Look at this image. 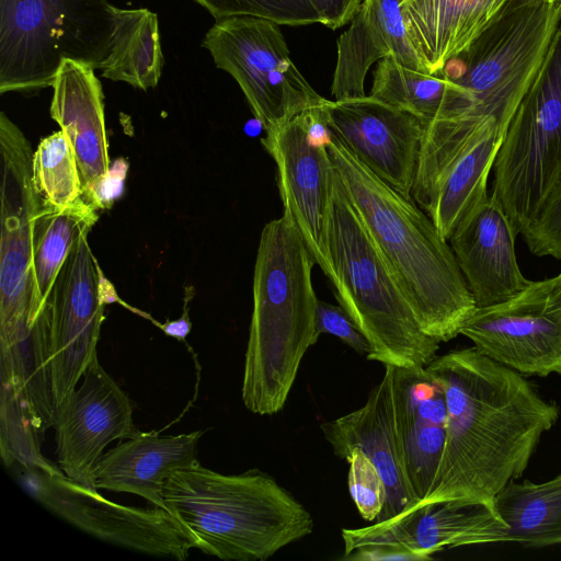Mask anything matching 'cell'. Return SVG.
Masks as SVG:
<instances>
[{
	"label": "cell",
	"instance_id": "cell-1",
	"mask_svg": "<svg viewBox=\"0 0 561 561\" xmlns=\"http://www.w3.org/2000/svg\"><path fill=\"white\" fill-rule=\"evenodd\" d=\"M425 368L445 393L447 430L433 483L414 507L444 501L495 504L558 421V405L522 374L474 347L436 356Z\"/></svg>",
	"mask_w": 561,
	"mask_h": 561
},
{
	"label": "cell",
	"instance_id": "cell-2",
	"mask_svg": "<svg viewBox=\"0 0 561 561\" xmlns=\"http://www.w3.org/2000/svg\"><path fill=\"white\" fill-rule=\"evenodd\" d=\"M332 134L328 151L336 175L422 331L439 342L450 341L477 306L449 242L413 198L376 176Z\"/></svg>",
	"mask_w": 561,
	"mask_h": 561
},
{
	"label": "cell",
	"instance_id": "cell-3",
	"mask_svg": "<svg viewBox=\"0 0 561 561\" xmlns=\"http://www.w3.org/2000/svg\"><path fill=\"white\" fill-rule=\"evenodd\" d=\"M314 264L288 213L265 224L254 264L241 389L245 408L255 414L284 408L306 352L319 340Z\"/></svg>",
	"mask_w": 561,
	"mask_h": 561
},
{
	"label": "cell",
	"instance_id": "cell-4",
	"mask_svg": "<svg viewBox=\"0 0 561 561\" xmlns=\"http://www.w3.org/2000/svg\"><path fill=\"white\" fill-rule=\"evenodd\" d=\"M163 504L194 548L224 560L263 561L313 530L305 506L259 469L224 474L197 461L167 479Z\"/></svg>",
	"mask_w": 561,
	"mask_h": 561
},
{
	"label": "cell",
	"instance_id": "cell-5",
	"mask_svg": "<svg viewBox=\"0 0 561 561\" xmlns=\"http://www.w3.org/2000/svg\"><path fill=\"white\" fill-rule=\"evenodd\" d=\"M331 254L337 276L334 296L367 339V358L385 366L426 367L436 357L440 342L422 331L398 278L337 175Z\"/></svg>",
	"mask_w": 561,
	"mask_h": 561
},
{
	"label": "cell",
	"instance_id": "cell-6",
	"mask_svg": "<svg viewBox=\"0 0 561 561\" xmlns=\"http://www.w3.org/2000/svg\"><path fill=\"white\" fill-rule=\"evenodd\" d=\"M113 27L107 0H0V92L53 87L65 60L101 69Z\"/></svg>",
	"mask_w": 561,
	"mask_h": 561
},
{
	"label": "cell",
	"instance_id": "cell-7",
	"mask_svg": "<svg viewBox=\"0 0 561 561\" xmlns=\"http://www.w3.org/2000/svg\"><path fill=\"white\" fill-rule=\"evenodd\" d=\"M493 170L491 194L520 234L561 170V24L508 124Z\"/></svg>",
	"mask_w": 561,
	"mask_h": 561
},
{
	"label": "cell",
	"instance_id": "cell-8",
	"mask_svg": "<svg viewBox=\"0 0 561 561\" xmlns=\"http://www.w3.org/2000/svg\"><path fill=\"white\" fill-rule=\"evenodd\" d=\"M202 45L217 68L237 81L265 134L328 101L291 60L276 22L255 16L216 21Z\"/></svg>",
	"mask_w": 561,
	"mask_h": 561
},
{
	"label": "cell",
	"instance_id": "cell-9",
	"mask_svg": "<svg viewBox=\"0 0 561 561\" xmlns=\"http://www.w3.org/2000/svg\"><path fill=\"white\" fill-rule=\"evenodd\" d=\"M31 144L0 114V340L38 318L33 227L42 205L33 180Z\"/></svg>",
	"mask_w": 561,
	"mask_h": 561
},
{
	"label": "cell",
	"instance_id": "cell-10",
	"mask_svg": "<svg viewBox=\"0 0 561 561\" xmlns=\"http://www.w3.org/2000/svg\"><path fill=\"white\" fill-rule=\"evenodd\" d=\"M309 110L266 134L261 144L276 164L284 211L293 219L314 263L335 288L331 222L336 174L328 151L333 134L311 129Z\"/></svg>",
	"mask_w": 561,
	"mask_h": 561
},
{
	"label": "cell",
	"instance_id": "cell-11",
	"mask_svg": "<svg viewBox=\"0 0 561 561\" xmlns=\"http://www.w3.org/2000/svg\"><path fill=\"white\" fill-rule=\"evenodd\" d=\"M506 130L495 121L462 134L424 129L411 195L445 240L489 197L488 180Z\"/></svg>",
	"mask_w": 561,
	"mask_h": 561
},
{
	"label": "cell",
	"instance_id": "cell-12",
	"mask_svg": "<svg viewBox=\"0 0 561 561\" xmlns=\"http://www.w3.org/2000/svg\"><path fill=\"white\" fill-rule=\"evenodd\" d=\"M460 334L482 355L522 375L561 374V272L477 308Z\"/></svg>",
	"mask_w": 561,
	"mask_h": 561
},
{
	"label": "cell",
	"instance_id": "cell-13",
	"mask_svg": "<svg viewBox=\"0 0 561 561\" xmlns=\"http://www.w3.org/2000/svg\"><path fill=\"white\" fill-rule=\"evenodd\" d=\"M26 485L45 508L104 541L157 557L185 560L193 540L165 510L138 508L112 502L98 489L65 473L26 471Z\"/></svg>",
	"mask_w": 561,
	"mask_h": 561
},
{
	"label": "cell",
	"instance_id": "cell-14",
	"mask_svg": "<svg viewBox=\"0 0 561 561\" xmlns=\"http://www.w3.org/2000/svg\"><path fill=\"white\" fill-rule=\"evenodd\" d=\"M84 228L64 262L49 300L50 367L57 407L78 386L90 363L104 321L101 276Z\"/></svg>",
	"mask_w": 561,
	"mask_h": 561
},
{
	"label": "cell",
	"instance_id": "cell-15",
	"mask_svg": "<svg viewBox=\"0 0 561 561\" xmlns=\"http://www.w3.org/2000/svg\"><path fill=\"white\" fill-rule=\"evenodd\" d=\"M82 383L58 405L54 427L58 466L73 481L96 489L94 472L105 447L133 437V405L128 396L103 369L98 356L82 375Z\"/></svg>",
	"mask_w": 561,
	"mask_h": 561
},
{
	"label": "cell",
	"instance_id": "cell-16",
	"mask_svg": "<svg viewBox=\"0 0 561 561\" xmlns=\"http://www.w3.org/2000/svg\"><path fill=\"white\" fill-rule=\"evenodd\" d=\"M331 130L376 176L407 198L417 173L425 124L371 95L324 105Z\"/></svg>",
	"mask_w": 561,
	"mask_h": 561
},
{
	"label": "cell",
	"instance_id": "cell-17",
	"mask_svg": "<svg viewBox=\"0 0 561 561\" xmlns=\"http://www.w3.org/2000/svg\"><path fill=\"white\" fill-rule=\"evenodd\" d=\"M393 368L386 366L381 381L371 389L363 407L320 424L337 458L346 460L354 449H360L379 471L387 499L376 522L408 512L419 502L407 473L396 427Z\"/></svg>",
	"mask_w": 561,
	"mask_h": 561
},
{
	"label": "cell",
	"instance_id": "cell-18",
	"mask_svg": "<svg viewBox=\"0 0 561 561\" xmlns=\"http://www.w3.org/2000/svg\"><path fill=\"white\" fill-rule=\"evenodd\" d=\"M516 236L502 205L491 194L448 239L477 308L505 301L530 283L517 262Z\"/></svg>",
	"mask_w": 561,
	"mask_h": 561
},
{
	"label": "cell",
	"instance_id": "cell-19",
	"mask_svg": "<svg viewBox=\"0 0 561 561\" xmlns=\"http://www.w3.org/2000/svg\"><path fill=\"white\" fill-rule=\"evenodd\" d=\"M393 401L407 473L421 501L433 483L445 445V393L425 367H394Z\"/></svg>",
	"mask_w": 561,
	"mask_h": 561
},
{
	"label": "cell",
	"instance_id": "cell-20",
	"mask_svg": "<svg viewBox=\"0 0 561 561\" xmlns=\"http://www.w3.org/2000/svg\"><path fill=\"white\" fill-rule=\"evenodd\" d=\"M387 57L410 69L428 73L409 38L400 0H363L351 26L337 41L331 85L334 99L365 96L367 71L374 62Z\"/></svg>",
	"mask_w": 561,
	"mask_h": 561
},
{
	"label": "cell",
	"instance_id": "cell-21",
	"mask_svg": "<svg viewBox=\"0 0 561 561\" xmlns=\"http://www.w3.org/2000/svg\"><path fill=\"white\" fill-rule=\"evenodd\" d=\"M371 527L401 543L422 560L445 549L511 542L506 523L495 504L444 501L424 504Z\"/></svg>",
	"mask_w": 561,
	"mask_h": 561
},
{
	"label": "cell",
	"instance_id": "cell-22",
	"mask_svg": "<svg viewBox=\"0 0 561 561\" xmlns=\"http://www.w3.org/2000/svg\"><path fill=\"white\" fill-rule=\"evenodd\" d=\"M53 90L50 116L71 142L87 199L111 167L102 85L94 69L65 60Z\"/></svg>",
	"mask_w": 561,
	"mask_h": 561
},
{
	"label": "cell",
	"instance_id": "cell-23",
	"mask_svg": "<svg viewBox=\"0 0 561 561\" xmlns=\"http://www.w3.org/2000/svg\"><path fill=\"white\" fill-rule=\"evenodd\" d=\"M203 431L173 436L137 432L103 454L94 472L95 488L139 495L164 508L163 488L176 470L197 462Z\"/></svg>",
	"mask_w": 561,
	"mask_h": 561
},
{
	"label": "cell",
	"instance_id": "cell-24",
	"mask_svg": "<svg viewBox=\"0 0 561 561\" xmlns=\"http://www.w3.org/2000/svg\"><path fill=\"white\" fill-rule=\"evenodd\" d=\"M516 0H400L409 38L430 75H439Z\"/></svg>",
	"mask_w": 561,
	"mask_h": 561
},
{
	"label": "cell",
	"instance_id": "cell-25",
	"mask_svg": "<svg viewBox=\"0 0 561 561\" xmlns=\"http://www.w3.org/2000/svg\"><path fill=\"white\" fill-rule=\"evenodd\" d=\"M0 378L13 386L39 435L54 426L58 407L50 367L48 305L32 325L0 340Z\"/></svg>",
	"mask_w": 561,
	"mask_h": 561
},
{
	"label": "cell",
	"instance_id": "cell-26",
	"mask_svg": "<svg viewBox=\"0 0 561 561\" xmlns=\"http://www.w3.org/2000/svg\"><path fill=\"white\" fill-rule=\"evenodd\" d=\"M369 95L415 115L425 125L462 117L472 103L469 92L455 81L410 69L391 57L378 62Z\"/></svg>",
	"mask_w": 561,
	"mask_h": 561
},
{
	"label": "cell",
	"instance_id": "cell-27",
	"mask_svg": "<svg viewBox=\"0 0 561 561\" xmlns=\"http://www.w3.org/2000/svg\"><path fill=\"white\" fill-rule=\"evenodd\" d=\"M163 65L159 22L148 9L114 7L111 50L102 77L147 90L159 83Z\"/></svg>",
	"mask_w": 561,
	"mask_h": 561
},
{
	"label": "cell",
	"instance_id": "cell-28",
	"mask_svg": "<svg viewBox=\"0 0 561 561\" xmlns=\"http://www.w3.org/2000/svg\"><path fill=\"white\" fill-rule=\"evenodd\" d=\"M511 542L526 548L561 545V473L535 483L510 482L495 497Z\"/></svg>",
	"mask_w": 561,
	"mask_h": 561
},
{
	"label": "cell",
	"instance_id": "cell-29",
	"mask_svg": "<svg viewBox=\"0 0 561 561\" xmlns=\"http://www.w3.org/2000/svg\"><path fill=\"white\" fill-rule=\"evenodd\" d=\"M96 211L83 198L65 207L42 201L33 227V263L39 313L48 305L56 277L76 239L84 228H92L96 224Z\"/></svg>",
	"mask_w": 561,
	"mask_h": 561
},
{
	"label": "cell",
	"instance_id": "cell-30",
	"mask_svg": "<svg viewBox=\"0 0 561 561\" xmlns=\"http://www.w3.org/2000/svg\"><path fill=\"white\" fill-rule=\"evenodd\" d=\"M33 180L46 204L65 207L82 198L73 148L61 129L39 141L33 153Z\"/></svg>",
	"mask_w": 561,
	"mask_h": 561
},
{
	"label": "cell",
	"instance_id": "cell-31",
	"mask_svg": "<svg viewBox=\"0 0 561 561\" xmlns=\"http://www.w3.org/2000/svg\"><path fill=\"white\" fill-rule=\"evenodd\" d=\"M0 453L7 467L18 462L26 471L62 473L41 453L38 432L13 386L1 380Z\"/></svg>",
	"mask_w": 561,
	"mask_h": 561
},
{
	"label": "cell",
	"instance_id": "cell-32",
	"mask_svg": "<svg viewBox=\"0 0 561 561\" xmlns=\"http://www.w3.org/2000/svg\"><path fill=\"white\" fill-rule=\"evenodd\" d=\"M216 21L232 16H255L279 25L302 26L320 23L309 0H194Z\"/></svg>",
	"mask_w": 561,
	"mask_h": 561
},
{
	"label": "cell",
	"instance_id": "cell-33",
	"mask_svg": "<svg viewBox=\"0 0 561 561\" xmlns=\"http://www.w3.org/2000/svg\"><path fill=\"white\" fill-rule=\"evenodd\" d=\"M520 234L533 254L561 260V170Z\"/></svg>",
	"mask_w": 561,
	"mask_h": 561
},
{
	"label": "cell",
	"instance_id": "cell-34",
	"mask_svg": "<svg viewBox=\"0 0 561 561\" xmlns=\"http://www.w3.org/2000/svg\"><path fill=\"white\" fill-rule=\"evenodd\" d=\"M346 461L350 463L348 490L356 508L365 520H377L387 499L379 471L360 449H354Z\"/></svg>",
	"mask_w": 561,
	"mask_h": 561
},
{
	"label": "cell",
	"instance_id": "cell-35",
	"mask_svg": "<svg viewBox=\"0 0 561 561\" xmlns=\"http://www.w3.org/2000/svg\"><path fill=\"white\" fill-rule=\"evenodd\" d=\"M317 331L320 335L327 333L336 336L359 354L368 355L370 352L367 339L341 306L318 300Z\"/></svg>",
	"mask_w": 561,
	"mask_h": 561
},
{
	"label": "cell",
	"instance_id": "cell-36",
	"mask_svg": "<svg viewBox=\"0 0 561 561\" xmlns=\"http://www.w3.org/2000/svg\"><path fill=\"white\" fill-rule=\"evenodd\" d=\"M128 162L119 158L110 167L108 172L102 176L93 187L87 201L96 209L110 208L124 187Z\"/></svg>",
	"mask_w": 561,
	"mask_h": 561
},
{
	"label": "cell",
	"instance_id": "cell-37",
	"mask_svg": "<svg viewBox=\"0 0 561 561\" xmlns=\"http://www.w3.org/2000/svg\"><path fill=\"white\" fill-rule=\"evenodd\" d=\"M320 15V23L337 30L352 21L363 0H309Z\"/></svg>",
	"mask_w": 561,
	"mask_h": 561
},
{
	"label": "cell",
	"instance_id": "cell-38",
	"mask_svg": "<svg viewBox=\"0 0 561 561\" xmlns=\"http://www.w3.org/2000/svg\"><path fill=\"white\" fill-rule=\"evenodd\" d=\"M167 335L178 339L180 341H184L188 335L192 323L188 319L187 311H185L181 318L168 321L163 324L156 323Z\"/></svg>",
	"mask_w": 561,
	"mask_h": 561
},
{
	"label": "cell",
	"instance_id": "cell-39",
	"mask_svg": "<svg viewBox=\"0 0 561 561\" xmlns=\"http://www.w3.org/2000/svg\"><path fill=\"white\" fill-rule=\"evenodd\" d=\"M554 1L561 4V0H554Z\"/></svg>",
	"mask_w": 561,
	"mask_h": 561
}]
</instances>
